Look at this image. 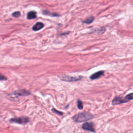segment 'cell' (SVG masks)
<instances>
[{"mask_svg": "<svg viewBox=\"0 0 133 133\" xmlns=\"http://www.w3.org/2000/svg\"><path fill=\"white\" fill-rule=\"evenodd\" d=\"M94 118V116L89 112H80L72 116V120L76 123H82L86 122L87 121L92 120Z\"/></svg>", "mask_w": 133, "mask_h": 133, "instance_id": "cell-1", "label": "cell"}, {"mask_svg": "<svg viewBox=\"0 0 133 133\" xmlns=\"http://www.w3.org/2000/svg\"><path fill=\"white\" fill-rule=\"evenodd\" d=\"M30 121V119L27 116H22L19 118H12L10 120V122L15 123L21 125H26Z\"/></svg>", "mask_w": 133, "mask_h": 133, "instance_id": "cell-2", "label": "cell"}, {"mask_svg": "<svg viewBox=\"0 0 133 133\" xmlns=\"http://www.w3.org/2000/svg\"><path fill=\"white\" fill-rule=\"evenodd\" d=\"M61 81L68 82H77L81 80L83 77L82 76L80 77H71L68 76V75H61V76H58Z\"/></svg>", "mask_w": 133, "mask_h": 133, "instance_id": "cell-3", "label": "cell"}, {"mask_svg": "<svg viewBox=\"0 0 133 133\" xmlns=\"http://www.w3.org/2000/svg\"><path fill=\"white\" fill-rule=\"evenodd\" d=\"M128 101H129L125 98V97H123L122 96H116L112 100L111 103L112 105L115 106L120 105V104L124 103H126Z\"/></svg>", "mask_w": 133, "mask_h": 133, "instance_id": "cell-4", "label": "cell"}, {"mask_svg": "<svg viewBox=\"0 0 133 133\" xmlns=\"http://www.w3.org/2000/svg\"><path fill=\"white\" fill-rule=\"evenodd\" d=\"M82 128L84 130L93 133H95L96 132L94 123L93 122H86L84 123L82 125Z\"/></svg>", "mask_w": 133, "mask_h": 133, "instance_id": "cell-5", "label": "cell"}, {"mask_svg": "<svg viewBox=\"0 0 133 133\" xmlns=\"http://www.w3.org/2000/svg\"><path fill=\"white\" fill-rule=\"evenodd\" d=\"M13 94L15 95L19 96H29L31 94L30 91L25 89L18 90L17 91H15Z\"/></svg>", "mask_w": 133, "mask_h": 133, "instance_id": "cell-6", "label": "cell"}, {"mask_svg": "<svg viewBox=\"0 0 133 133\" xmlns=\"http://www.w3.org/2000/svg\"><path fill=\"white\" fill-rule=\"evenodd\" d=\"M104 74L103 71H99L97 72H96L92 75H91L90 77V78L91 80H96L99 78H100L101 76H102Z\"/></svg>", "mask_w": 133, "mask_h": 133, "instance_id": "cell-7", "label": "cell"}, {"mask_svg": "<svg viewBox=\"0 0 133 133\" xmlns=\"http://www.w3.org/2000/svg\"><path fill=\"white\" fill-rule=\"evenodd\" d=\"M44 27V24L42 22H36L34 26H33L32 29L33 31H37L41 30V29H42Z\"/></svg>", "mask_w": 133, "mask_h": 133, "instance_id": "cell-8", "label": "cell"}, {"mask_svg": "<svg viewBox=\"0 0 133 133\" xmlns=\"http://www.w3.org/2000/svg\"><path fill=\"white\" fill-rule=\"evenodd\" d=\"M36 17V12L34 11H29L27 14V18L28 19H35Z\"/></svg>", "mask_w": 133, "mask_h": 133, "instance_id": "cell-9", "label": "cell"}, {"mask_svg": "<svg viewBox=\"0 0 133 133\" xmlns=\"http://www.w3.org/2000/svg\"><path fill=\"white\" fill-rule=\"evenodd\" d=\"M94 20V17L93 16H90L89 18H86L85 20L83 21V22L86 24H90Z\"/></svg>", "mask_w": 133, "mask_h": 133, "instance_id": "cell-10", "label": "cell"}, {"mask_svg": "<svg viewBox=\"0 0 133 133\" xmlns=\"http://www.w3.org/2000/svg\"><path fill=\"white\" fill-rule=\"evenodd\" d=\"M43 14L45 15H48L52 17H58L59 16V14H58L57 13H52V12H50L47 11H43Z\"/></svg>", "mask_w": 133, "mask_h": 133, "instance_id": "cell-11", "label": "cell"}, {"mask_svg": "<svg viewBox=\"0 0 133 133\" xmlns=\"http://www.w3.org/2000/svg\"><path fill=\"white\" fill-rule=\"evenodd\" d=\"M52 111L53 112V113H55V114H57L58 115H59V116H61V115H62L64 114L63 112L56 110L55 108H53V109H52Z\"/></svg>", "mask_w": 133, "mask_h": 133, "instance_id": "cell-12", "label": "cell"}, {"mask_svg": "<svg viewBox=\"0 0 133 133\" xmlns=\"http://www.w3.org/2000/svg\"><path fill=\"white\" fill-rule=\"evenodd\" d=\"M77 106L78 109L82 110L83 108V102L80 99H78L77 100Z\"/></svg>", "mask_w": 133, "mask_h": 133, "instance_id": "cell-13", "label": "cell"}, {"mask_svg": "<svg viewBox=\"0 0 133 133\" xmlns=\"http://www.w3.org/2000/svg\"><path fill=\"white\" fill-rule=\"evenodd\" d=\"M125 98L128 100V101L132 100H133V94L132 93L131 94H129L125 96Z\"/></svg>", "mask_w": 133, "mask_h": 133, "instance_id": "cell-14", "label": "cell"}, {"mask_svg": "<svg viewBox=\"0 0 133 133\" xmlns=\"http://www.w3.org/2000/svg\"><path fill=\"white\" fill-rule=\"evenodd\" d=\"M20 15H21V13H20V12L19 11H15L14 12V13H12V16L16 18L19 17L20 16Z\"/></svg>", "mask_w": 133, "mask_h": 133, "instance_id": "cell-15", "label": "cell"}, {"mask_svg": "<svg viewBox=\"0 0 133 133\" xmlns=\"http://www.w3.org/2000/svg\"><path fill=\"white\" fill-rule=\"evenodd\" d=\"M7 80V78H6L5 76H4L3 75L0 74V81H5Z\"/></svg>", "mask_w": 133, "mask_h": 133, "instance_id": "cell-16", "label": "cell"}]
</instances>
